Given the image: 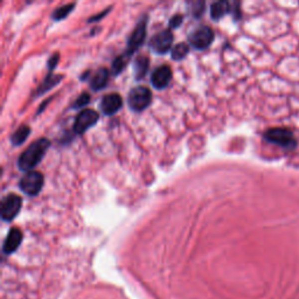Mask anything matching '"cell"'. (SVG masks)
<instances>
[{"instance_id":"cell-20","label":"cell","mask_w":299,"mask_h":299,"mask_svg":"<svg viewBox=\"0 0 299 299\" xmlns=\"http://www.w3.org/2000/svg\"><path fill=\"white\" fill-rule=\"evenodd\" d=\"M127 60H129V56H126L125 54L124 55H120L118 58L115 59V61L112 62V67H111V73L112 75L117 76L118 74L124 70V68L126 67Z\"/></svg>"},{"instance_id":"cell-12","label":"cell","mask_w":299,"mask_h":299,"mask_svg":"<svg viewBox=\"0 0 299 299\" xmlns=\"http://www.w3.org/2000/svg\"><path fill=\"white\" fill-rule=\"evenodd\" d=\"M22 241V233L19 228H12L8 231L7 236L4 241V246H2V251L5 254H12L18 249Z\"/></svg>"},{"instance_id":"cell-14","label":"cell","mask_w":299,"mask_h":299,"mask_svg":"<svg viewBox=\"0 0 299 299\" xmlns=\"http://www.w3.org/2000/svg\"><path fill=\"white\" fill-rule=\"evenodd\" d=\"M230 12V5L227 1H215L210 5V16L213 20H220Z\"/></svg>"},{"instance_id":"cell-7","label":"cell","mask_w":299,"mask_h":299,"mask_svg":"<svg viewBox=\"0 0 299 299\" xmlns=\"http://www.w3.org/2000/svg\"><path fill=\"white\" fill-rule=\"evenodd\" d=\"M22 199L16 194L12 193L6 196L1 201V219L4 221L14 220L19 211L21 210Z\"/></svg>"},{"instance_id":"cell-3","label":"cell","mask_w":299,"mask_h":299,"mask_svg":"<svg viewBox=\"0 0 299 299\" xmlns=\"http://www.w3.org/2000/svg\"><path fill=\"white\" fill-rule=\"evenodd\" d=\"M152 100V94L147 87H136L131 90L127 96V103L131 110L136 112H140L149 107Z\"/></svg>"},{"instance_id":"cell-8","label":"cell","mask_w":299,"mask_h":299,"mask_svg":"<svg viewBox=\"0 0 299 299\" xmlns=\"http://www.w3.org/2000/svg\"><path fill=\"white\" fill-rule=\"evenodd\" d=\"M100 115L99 112H96L95 110L86 109L79 112V115L76 116L75 123H74L73 131L75 134H83L87 130H89L90 127L95 125L99 122Z\"/></svg>"},{"instance_id":"cell-18","label":"cell","mask_w":299,"mask_h":299,"mask_svg":"<svg viewBox=\"0 0 299 299\" xmlns=\"http://www.w3.org/2000/svg\"><path fill=\"white\" fill-rule=\"evenodd\" d=\"M188 52H190V46L185 42H180L173 47L172 50H171V54H172L173 60L180 61V60H184L186 58Z\"/></svg>"},{"instance_id":"cell-9","label":"cell","mask_w":299,"mask_h":299,"mask_svg":"<svg viewBox=\"0 0 299 299\" xmlns=\"http://www.w3.org/2000/svg\"><path fill=\"white\" fill-rule=\"evenodd\" d=\"M173 33L171 29H164L157 34L152 36L150 41V47L154 53L157 54H166L169 53V50H172L173 45Z\"/></svg>"},{"instance_id":"cell-24","label":"cell","mask_w":299,"mask_h":299,"mask_svg":"<svg viewBox=\"0 0 299 299\" xmlns=\"http://www.w3.org/2000/svg\"><path fill=\"white\" fill-rule=\"evenodd\" d=\"M59 60H60V55L58 53L56 54H53L52 56H50L49 60H48V63H47V66H48V69L52 72V70L55 68L56 66H58L59 63Z\"/></svg>"},{"instance_id":"cell-17","label":"cell","mask_w":299,"mask_h":299,"mask_svg":"<svg viewBox=\"0 0 299 299\" xmlns=\"http://www.w3.org/2000/svg\"><path fill=\"white\" fill-rule=\"evenodd\" d=\"M29 133H31V129H29V126H27V125L20 126L19 129L16 130L15 132L11 136L12 144L14 146L21 145V144L25 143V140L27 139V137L29 136Z\"/></svg>"},{"instance_id":"cell-10","label":"cell","mask_w":299,"mask_h":299,"mask_svg":"<svg viewBox=\"0 0 299 299\" xmlns=\"http://www.w3.org/2000/svg\"><path fill=\"white\" fill-rule=\"evenodd\" d=\"M172 80V69L164 65L154 69L151 75V83L156 89H165Z\"/></svg>"},{"instance_id":"cell-2","label":"cell","mask_w":299,"mask_h":299,"mask_svg":"<svg viewBox=\"0 0 299 299\" xmlns=\"http://www.w3.org/2000/svg\"><path fill=\"white\" fill-rule=\"evenodd\" d=\"M264 139L269 143L276 144V145L288 150H294L296 145H297L294 133L288 129H283V127L269 129L264 133Z\"/></svg>"},{"instance_id":"cell-25","label":"cell","mask_w":299,"mask_h":299,"mask_svg":"<svg viewBox=\"0 0 299 299\" xmlns=\"http://www.w3.org/2000/svg\"><path fill=\"white\" fill-rule=\"evenodd\" d=\"M110 12V8H107V9H105V11L104 12H100V14H97V15H95V16H92V18L89 19V22H94V21H99V20H100L103 18V16H105L107 13Z\"/></svg>"},{"instance_id":"cell-13","label":"cell","mask_w":299,"mask_h":299,"mask_svg":"<svg viewBox=\"0 0 299 299\" xmlns=\"http://www.w3.org/2000/svg\"><path fill=\"white\" fill-rule=\"evenodd\" d=\"M109 75L110 73L106 68L97 69L92 76V80H90V87H92V89L96 90V92L103 89L104 87L106 86L107 81H109Z\"/></svg>"},{"instance_id":"cell-23","label":"cell","mask_w":299,"mask_h":299,"mask_svg":"<svg viewBox=\"0 0 299 299\" xmlns=\"http://www.w3.org/2000/svg\"><path fill=\"white\" fill-rule=\"evenodd\" d=\"M184 21V16L181 14H176L172 16V19L170 20V28H178L181 26V23Z\"/></svg>"},{"instance_id":"cell-15","label":"cell","mask_w":299,"mask_h":299,"mask_svg":"<svg viewBox=\"0 0 299 299\" xmlns=\"http://www.w3.org/2000/svg\"><path fill=\"white\" fill-rule=\"evenodd\" d=\"M62 79H63L62 74H56V75H54V74H49V75L45 79V81L41 83L40 88L36 90V95H42V94L48 92V90L54 88V87L58 85V83Z\"/></svg>"},{"instance_id":"cell-11","label":"cell","mask_w":299,"mask_h":299,"mask_svg":"<svg viewBox=\"0 0 299 299\" xmlns=\"http://www.w3.org/2000/svg\"><path fill=\"white\" fill-rule=\"evenodd\" d=\"M123 105V100L118 94H107L100 102V110L104 115L112 116L118 111Z\"/></svg>"},{"instance_id":"cell-16","label":"cell","mask_w":299,"mask_h":299,"mask_svg":"<svg viewBox=\"0 0 299 299\" xmlns=\"http://www.w3.org/2000/svg\"><path fill=\"white\" fill-rule=\"evenodd\" d=\"M149 65H150V61L146 56H138V58L134 60L133 70L137 80L143 79V77L145 76V74L147 73V69H149Z\"/></svg>"},{"instance_id":"cell-1","label":"cell","mask_w":299,"mask_h":299,"mask_svg":"<svg viewBox=\"0 0 299 299\" xmlns=\"http://www.w3.org/2000/svg\"><path fill=\"white\" fill-rule=\"evenodd\" d=\"M50 146V140L46 138H41L36 142L32 143L27 149L21 153L18 159V166L21 171L25 172H31L34 167L40 164L42 158Z\"/></svg>"},{"instance_id":"cell-19","label":"cell","mask_w":299,"mask_h":299,"mask_svg":"<svg viewBox=\"0 0 299 299\" xmlns=\"http://www.w3.org/2000/svg\"><path fill=\"white\" fill-rule=\"evenodd\" d=\"M74 8H75V2H70V4L63 5V6H61V7L56 8L55 11L53 12L52 18H53V20H56V21L63 20L66 16H68L70 13L73 12Z\"/></svg>"},{"instance_id":"cell-21","label":"cell","mask_w":299,"mask_h":299,"mask_svg":"<svg viewBox=\"0 0 299 299\" xmlns=\"http://www.w3.org/2000/svg\"><path fill=\"white\" fill-rule=\"evenodd\" d=\"M90 102V95L87 93H82L81 95L77 97L75 102L73 104V107H75V109H80V107H83L85 105H87Z\"/></svg>"},{"instance_id":"cell-4","label":"cell","mask_w":299,"mask_h":299,"mask_svg":"<svg viewBox=\"0 0 299 299\" xmlns=\"http://www.w3.org/2000/svg\"><path fill=\"white\" fill-rule=\"evenodd\" d=\"M43 183H45V179H43L42 173L38 172V171H31L21 178L19 187L27 196L35 197L41 192Z\"/></svg>"},{"instance_id":"cell-6","label":"cell","mask_w":299,"mask_h":299,"mask_svg":"<svg viewBox=\"0 0 299 299\" xmlns=\"http://www.w3.org/2000/svg\"><path fill=\"white\" fill-rule=\"evenodd\" d=\"M214 40V33L209 27L201 26L188 35L190 45L198 50L208 48Z\"/></svg>"},{"instance_id":"cell-22","label":"cell","mask_w":299,"mask_h":299,"mask_svg":"<svg viewBox=\"0 0 299 299\" xmlns=\"http://www.w3.org/2000/svg\"><path fill=\"white\" fill-rule=\"evenodd\" d=\"M191 5V12H192L193 16H198L202 15V13L204 12V2L203 1H197V2H192Z\"/></svg>"},{"instance_id":"cell-5","label":"cell","mask_w":299,"mask_h":299,"mask_svg":"<svg viewBox=\"0 0 299 299\" xmlns=\"http://www.w3.org/2000/svg\"><path fill=\"white\" fill-rule=\"evenodd\" d=\"M146 27H147V18L146 16H143V18L139 20V22L137 23L136 28L133 29L132 34L130 35L129 41H127L126 53H125L126 56H129L130 58L133 53H136L137 50L139 49V47L143 45L144 41H145Z\"/></svg>"}]
</instances>
